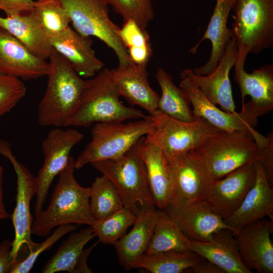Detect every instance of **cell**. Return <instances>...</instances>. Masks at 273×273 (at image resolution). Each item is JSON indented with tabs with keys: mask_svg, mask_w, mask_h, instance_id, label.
I'll return each instance as SVG.
<instances>
[{
	"mask_svg": "<svg viewBox=\"0 0 273 273\" xmlns=\"http://www.w3.org/2000/svg\"><path fill=\"white\" fill-rule=\"evenodd\" d=\"M188 269L193 273H225L219 266L206 259Z\"/></svg>",
	"mask_w": 273,
	"mask_h": 273,
	"instance_id": "obj_42",
	"label": "cell"
},
{
	"mask_svg": "<svg viewBox=\"0 0 273 273\" xmlns=\"http://www.w3.org/2000/svg\"><path fill=\"white\" fill-rule=\"evenodd\" d=\"M123 21H134L142 28L146 29L154 18L151 0H106Z\"/></svg>",
	"mask_w": 273,
	"mask_h": 273,
	"instance_id": "obj_36",
	"label": "cell"
},
{
	"mask_svg": "<svg viewBox=\"0 0 273 273\" xmlns=\"http://www.w3.org/2000/svg\"><path fill=\"white\" fill-rule=\"evenodd\" d=\"M190 152L203 163L213 181L258 161L259 157L254 140L246 131L219 130Z\"/></svg>",
	"mask_w": 273,
	"mask_h": 273,
	"instance_id": "obj_5",
	"label": "cell"
},
{
	"mask_svg": "<svg viewBox=\"0 0 273 273\" xmlns=\"http://www.w3.org/2000/svg\"><path fill=\"white\" fill-rule=\"evenodd\" d=\"M90 189V210L96 221L108 216L124 206L118 191L106 175L103 174L96 177Z\"/></svg>",
	"mask_w": 273,
	"mask_h": 273,
	"instance_id": "obj_32",
	"label": "cell"
},
{
	"mask_svg": "<svg viewBox=\"0 0 273 273\" xmlns=\"http://www.w3.org/2000/svg\"><path fill=\"white\" fill-rule=\"evenodd\" d=\"M0 26L16 37L34 56L44 60L49 59L53 50L51 37L32 11L15 16L0 17Z\"/></svg>",
	"mask_w": 273,
	"mask_h": 273,
	"instance_id": "obj_26",
	"label": "cell"
},
{
	"mask_svg": "<svg viewBox=\"0 0 273 273\" xmlns=\"http://www.w3.org/2000/svg\"><path fill=\"white\" fill-rule=\"evenodd\" d=\"M205 259L191 250L163 251L144 254L133 268H142L152 273H180Z\"/></svg>",
	"mask_w": 273,
	"mask_h": 273,
	"instance_id": "obj_30",
	"label": "cell"
},
{
	"mask_svg": "<svg viewBox=\"0 0 273 273\" xmlns=\"http://www.w3.org/2000/svg\"><path fill=\"white\" fill-rule=\"evenodd\" d=\"M147 66L131 63L118 66L110 73L120 96L151 115L157 109L160 96L150 86Z\"/></svg>",
	"mask_w": 273,
	"mask_h": 273,
	"instance_id": "obj_22",
	"label": "cell"
},
{
	"mask_svg": "<svg viewBox=\"0 0 273 273\" xmlns=\"http://www.w3.org/2000/svg\"><path fill=\"white\" fill-rule=\"evenodd\" d=\"M119 36L127 53L151 48L149 34L132 20H128L120 27Z\"/></svg>",
	"mask_w": 273,
	"mask_h": 273,
	"instance_id": "obj_38",
	"label": "cell"
},
{
	"mask_svg": "<svg viewBox=\"0 0 273 273\" xmlns=\"http://www.w3.org/2000/svg\"><path fill=\"white\" fill-rule=\"evenodd\" d=\"M12 241L5 239L0 243V273H10L13 265Z\"/></svg>",
	"mask_w": 273,
	"mask_h": 273,
	"instance_id": "obj_40",
	"label": "cell"
},
{
	"mask_svg": "<svg viewBox=\"0 0 273 273\" xmlns=\"http://www.w3.org/2000/svg\"><path fill=\"white\" fill-rule=\"evenodd\" d=\"M154 121L151 115L139 120L95 123L92 140L74 161L79 169L94 162L119 158L128 151L142 136L152 130Z\"/></svg>",
	"mask_w": 273,
	"mask_h": 273,
	"instance_id": "obj_6",
	"label": "cell"
},
{
	"mask_svg": "<svg viewBox=\"0 0 273 273\" xmlns=\"http://www.w3.org/2000/svg\"><path fill=\"white\" fill-rule=\"evenodd\" d=\"M157 219L155 208L142 211L130 231L114 244L119 261L125 269L133 268L136 261L145 253Z\"/></svg>",
	"mask_w": 273,
	"mask_h": 273,
	"instance_id": "obj_25",
	"label": "cell"
},
{
	"mask_svg": "<svg viewBox=\"0 0 273 273\" xmlns=\"http://www.w3.org/2000/svg\"><path fill=\"white\" fill-rule=\"evenodd\" d=\"M273 221L265 218L242 227L233 233L242 260L251 271L273 272Z\"/></svg>",
	"mask_w": 273,
	"mask_h": 273,
	"instance_id": "obj_16",
	"label": "cell"
},
{
	"mask_svg": "<svg viewBox=\"0 0 273 273\" xmlns=\"http://www.w3.org/2000/svg\"><path fill=\"white\" fill-rule=\"evenodd\" d=\"M99 242L98 240L97 242L93 244L91 246L85 249H83L77 260L72 273H91L93 272L88 266L87 260L89 255Z\"/></svg>",
	"mask_w": 273,
	"mask_h": 273,
	"instance_id": "obj_41",
	"label": "cell"
},
{
	"mask_svg": "<svg viewBox=\"0 0 273 273\" xmlns=\"http://www.w3.org/2000/svg\"><path fill=\"white\" fill-rule=\"evenodd\" d=\"M0 155L10 161L17 176L16 205L11 215L15 232L11 251L13 263L20 249L24 246L28 248L33 243L31 238L33 219L30 207L31 200L35 195V177L17 160L7 141L0 140Z\"/></svg>",
	"mask_w": 273,
	"mask_h": 273,
	"instance_id": "obj_11",
	"label": "cell"
},
{
	"mask_svg": "<svg viewBox=\"0 0 273 273\" xmlns=\"http://www.w3.org/2000/svg\"><path fill=\"white\" fill-rule=\"evenodd\" d=\"M49 69V62L34 56L0 26V74L28 80L47 76Z\"/></svg>",
	"mask_w": 273,
	"mask_h": 273,
	"instance_id": "obj_20",
	"label": "cell"
},
{
	"mask_svg": "<svg viewBox=\"0 0 273 273\" xmlns=\"http://www.w3.org/2000/svg\"><path fill=\"white\" fill-rule=\"evenodd\" d=\"M237 52L236 40L233 32L231 40L212 72L207 75H198L192 69H186L180 73V78L193 82L210 102L219 105L225 112H235L229 74L236 63Z\"/></svg>",
	"mask_w": 273,
	"mask_h": 273,
	"instance_id": "obj_14",
	"label": "cell"
},
{
	"mask_svg": "<svg viewBox=\"0 0 273 273\" xmlns=\"http://www.w3.org/2000/svg\"><path fill=\"white\" fill-rule=\"evenodd\" d=\"M49 60L47 85L38 106L37 121L42 126H68L79 106L85 80L54 48Z\"/></svg>",
	"mask_w": 273,
	"mask_h": 273,
	"instance_id": "obj_2",
	"label": "cell"
},
{
	"mask_svg": "<svg viewBox=\"0 0 273 273\" xmlns=\"http://www.w3.org/2000/svg\"><path fill=\"white\" fill-rule=\"evenodd\" d=\"M167 159L171 179L168 204L205 200L213 180L203 163L190 152Z\"/></svg>",
	"mask_w": 273,
	"mask_h": 273,
	"instance_id": "obj_12",
	"label": "cell"
},
{
	"mask_svg": "<svg viewBox=\"0 0 273 273\" xmlns=\"http://www.w3.org/2000/svg\"><path fill=\"white\" fill-rule=\"evenodd\" d=\"M235 0H216L213 14L207 28L200 40L190 50L195 54L202 42L209 39L212 50L208 61L203 66L195 67L193 72L198 75H207L216 68L222 57L228 44L233 37L232 29L227 27L228 19Z\"/></svg>",
	"mask_w": 273,
	"mask_h": 273,
	"instance_id": "obj_24",
	"label": "cell"
},
{
	"mask_svg": "<svg viewBox=\"0 0 273 273\" xmlns=\"http://www.w3.org/2000/svg\"><path fill=\"white\" fill-rule=\"evenodd\" d=\"M152 1V0H151Z\"/></svg>",
	"mask_w": 273,
	"mask_h": 273,
	"instance_id": "obj_44",
	"label": "cell"
},
{
	"mask_svg": "<svg viewBox=\"0 0 273 273\" xmlns=\"http://www.w3.org/2000/svg\"><path fill=\"white\" fill-rule=\"evenodd\" d=\"M232 31L237 57L258 54L273 46V0H235Z\"/></svg>",
	"mask_w": 273,
	"mask_h": 273,
	"instance_id": "obj_7",
	"label": "cell"
},
{
	"mask_svg": "<svg viewBox=\"0 0 273 273\" xmlns=\"http://www.w3.org/2000/svg\"><path fill=\"white\" fill-rule=\"evenodd\" d=\"M83 138V134L77 130H63L57 127L50 131L42 141L41 148L44 161L35 177L36 197L34 212L35 217L43 210L54 178L59 175L68 164L71 150Z\"/></svg>",
	"mask_w": 273,
	"mask_h": 273,
	"instance_id": "obj_10",
	"label": "cell"
},
{
	"mask_svg": "<svg viewBox=\"0 0 273 273\" xmlns=\"http://www.w3.org/2000/svg\"><path fill=\"white\" fill-rule=\"evenodd\" d=\"M50 40L53 48L79 76L90 78L103 69L104 64L96 55L91 37L80 34L69 26Z\"/></svg>",
	"mask_w": 273,
	"mask_h": 273,
	"instance_id": "obj_21",
	"label": "cell"
},
{
	"mask_svg": "<svg viewBox=\"0 0 273 273\" xmlns=\"http://www.w3.org/2000/svg\"><path fill=\"white\" fill-rule=\"evenodd\" d=\"M137 216L128 208L123 206L121 209L97 220L93 227L98 241L103 244H114L133 224Z\"/></svg>",
	"mask_w": 273,
	"mask_h": 273,
	"instance_id": "obj_33",
	"label": "cell"
},
{
	"mask_svg": "<svg viewBox=\"0 0 273 273\" xmlns=\"http://www.w3.org/2000/svg\"><path fill=\"white\" fill-rule=\"evenodd\" d=\"M155 76L161 90L157 109L177 120L188 122L195 120L197 117L190 102L180 88L174 84L171 75L160 68Z\"/></svg>",
	"mask_w": 273,
	"mask_h": 273,
	"instance_id": "obj_28",
	"label": "cell"
},
{
	"mask_svg": "<svg viewBox=\"0 0 273 273\" xmlns=\"http://www.w3.org/2000/svg\"><path fill=\"white\" fill-rule=\"evenodd\" d=\"M32 11L50 37L65 30L71 22L57 0H34Z\"/></svg>",
	"mask_w": 273,
	"mask_h": 273,
	"instance_id": "obj_35",
	"label": "cell"
},
{
	"mask_svg": "<svg viewBox=\"0 0 273 273\" xmlns=\"http://www.w3.org/2000/svg\"><path fill=\"white\" fill-rule=\"evenodd\" d=\"M246 59L237 57L234 78L240 87L242 109L257 118L273 109V65L266 64L249 73L244 69Z\"/></svg>",
	"mask_w": 273,
	"mask_h": 273,
	"instance_id": "obj_15",
	"label": "cell"
},
{
	"mask_svg": "<svg viewBox=\"0 0 273 273\" xmlns=\"http://www.w3.org/2000/svg\"><path fill=\"white\" fill-rule=\"evenodd\" d=\"M4 170L0 165V219L11 218V215L7 211L4 203L3 178Z\"/></svg>",
	"mask_w": 273,
	"mask_h": 273,
	"instance_id": "obj_43",
	"label": "cell"
},
{
	"mask_svg": "<svg viewBox=\"0 0 273 273\" xmlns=\"http://www.w3.org/2000/svg\"><path fill=\"white\" fill-rule=\"evenodd\" d=\"M74 159L70 156L60 173L50 203L33 220L32 234L48 236L55 227L67 224H86L93 227L96 220L90 210L89 187L78 184L74 176Z\"/></svg>",
	"mask_w": 273,
	"mask_h": 273,
	"instance_id": "obj_1",
	"label": "cell"
},
{
	"mask_svg": "<svg viewBox=\"0 0 273 273\" xmlns=\"http://www.w3.org/2000/svg\"><path fill=\"white\" fill-rule=\"evenodd\" d=\"M190 241L170 215L164 210L158 209L157 221L145 254L190 250L188 248Z\"/></svg>",
	"mask_w": 273,
	"mask_h": 273,
	"instance_id": "obj_31",
	"label": "cell"
},
{
	"mask_svg": "<svg viewBox=\"0 0 273 273\" xmlns=\"http://www.w3.org/2000/svg\"><path fill=\"white\" fill-rule=\"evenodd\" d=\"M154 125L145 141L161 149L167 158L190 152L202 145L219 129L202 117L192 122L172 118L155 110L152 114Z\"/></svg>",
	"mask_w": 273,
	"mask_h": 273,
	"instance_id": "obj_9",
	"label": "cell"
},
{
	"mask_svg": "<svg viewBox=\"0 0 273 273\" xmlns=\"http://www.w3.org/2000/svg\"><path fill=\"white\" fill-rule=\"evenodd\" d=\"M33 7L34 0H0V10L8 17L29 13Z\"/></svg>",
	"mask_w": 273,
	"mask_h": 273,
	"instance_id": "obj_39",
	"label": "cell"
},
{
	"mask_svg": "<svg viewBox=\"0 0 273 273\" xmlns=\"http://www.w3.org/2000/svg\"><path fill=\"white\" fill-rule=\"evenodd\" d=\"M141 153L155 205L158 209L164 210L169 204L171 194L167 159L161 149L145 141Z\"/></svg>",
	"mask_w": 273,
	"mask_h": 273,
	"instance_id": "obj_27",
	"label": "cell"
},
{
	"mask_svg": "<svg viewBox=\"0 0 273 273\" xmlns=\"http://www.w3.org/2000/svg\"><path fill=\"white\" fill-rule=\"evenodd\" d=\"M26 93L21 79L0 74V117L13 109Z\"/></svg>",
	"mask_w": 273,
	"mask_h": 273,
	"instance_id": "obj_37",
	"label": "cell"
},
{
	"mask_svg": "<svg viewBox=\"0 0 273 273\" xmlns=\"http://www.w3.org/2000/svg\"><path fill=\"white\" fill-rule=\"evenodd\" d=\"M181 78L179 88L188 98L196 117H202L217 129L228 132L246 131L251 135L256 144L261 143L265 136L255 129L257 118L245 110L240 112L223 111L210 102L192 81Z\"/></svg>",
	"mask_w": 273,
	"mask_h": 273,
	"instance_id": "obj_13",
	"label": "cell"
},
{
	"mask_svg": "<svg viewBox=\"0 0 273 273\" xmlns=\"http://www.w3.org/2000/svg\"><path fill=\"white\" fill-rule=\"evenodd\" d=\"M145 136L122 156L94 162L90 164L108 177L118 191L123 206L138 216L146 210L155 208L146 166L142 157Z\"/></svg>",
	"mask_w": 273,
	"mask_h": 273,
	"instance_id": "obj_3",
	"label": "cell"
},
{
	"mask_svg": "<svg viewBox=\"0 0 273 273\" xmlns=\"http://www.w3.org/2000/svg\"><path fill=\"white\" fill-rule=\"evenodd\" d=\"M164 210L192 241L206 242L217 231L223 229L232 231L205 200L169 204Z\"/></svg>",
	"mask_w": 273,
	"mask_h": 273,
	"instance_id": "obj_18",
	"label": "cell"
},
{
	"mask_svg": "<svg viewBox=\"0 0 273 273\" xmlns=\"http://www.w3.org/2000/svg\"><path fill=\"white\" fill-rule=\"evenodd\" d=\"M77 228L75 224L58 226L47 239L41 243H35L28 248H22L14 261L10 273H28L33 267L39 255L50 249L63 236Z\"/></svg>",
	"mask_w": 273,
	"mask_h": 273,
	"instance_id": "obj_34",
	"label": "cell"
},
{
	"mask_svg": "<svg viewBox=\"0 0 273 273\" xmlns=\"http://www.w3.org/2000/svg\"><path fill=\"white\" fill-rule=\"evenodd\" d=\"M189 249L219 266L225 273H252L243 263L233 231L223 229L207 241H190Z\"/></svg>",
	"mask_w": 273,
	"mask_h": 273,
	"instance_id": "obj_23",
	"label": "cell"
},
{
	"mask_svg": "<svg viewBox=\"0 0 273 273\" xmlns=\"http://www.w3.org/2000/svg\"><path fill=\"white\" fill-rule=\"evenodd\" d=\"M256 177L252 187L238 209L223 219L233 233L243 226L266 218L273 221V191L262 165L255 163Z\"/></svg>",
	"mask_w": 273,
	"mask_h": 273,
	"instance_id": "obj_19",
	"label": "cell"
},
{
	"mask_svg": "<svg viewBox=\"0 0 273 273\" xmlns=\"http://www.w3.org/2000/svg\"><path fill=\"white\" fill-rule=\"evenodd\" d=\"M92 226L71 234L44 265L41 272L72 273L85 245L95 237Z\"/></svg>",
	"mask_w": 273,
	"mask_h": 273,
	"instance_id": "obj_29",
	"label": "cell"
},
{
	"mask_svg": "<svg viewBox=\"0 0 273 273\" xmlns=\"http://www.w3.org/2000/svg\"><path fill=\"white\" fill-rule=\"evenodd\" d=\"M57 1L68 14L75 30L105 43L114 52L119 66L132 63L119 36L120 27L111 20L106 0Z\"/></svg>",
	"mask_w": 273,
	"mask_h": 273,
	"instance_id": "obj_8",
	"label": "cell"
},
{
	"mask_svg": "<svg viewBox=\"0 0 273 273\" xmlns=\"http://www.w3.org/2000/svg\"><path fill=\"white\" fill-rule=\"evenodd\" d=\"M120 97L110 70L102 69L85 80L79 106L68 126L87 127L98 122H123L147 116L139 109L124 105Z\"/></svg>",
	"mask_w": 273,
	"mask_h": 273,
	"instance_id": "obj_4",
	"label": "cell"
},
{
	"mask_svg": "<svg viewBox=\"0 0 273 273\" xmlns=\"http://www.w3.org/2000/svg\"><path fill=\"white\" fill-rule=\"evenodd\" d=\"M255 163L245 165L212 183L205 200L223 219L238 209L253 185Z\"/></svg>",
	"mask_w": 273,
	"mask_h": 273,
	"instance_id": "obj_17",
	"label": "cell"
}]
</instances>
